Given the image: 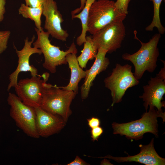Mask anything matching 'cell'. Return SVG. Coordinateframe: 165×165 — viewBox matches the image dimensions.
<instances>
[{
	"mask_svg": "<svg viewBox=\"0 0 165 165\" xmlns=\"http://www.w3.org/2000/svg\"><path fill=\"white\" fill-rule=\"evenodd\" d=\"M103 132V128L101 127L98 126L91 128L90 130L92 140L94 142L95 141H98L99 137Z\"/></svg>",
	"mask_w": 165,
	"mask_h": 165,
	"instance_id": "603a6c76",
	"label": "cell"
},
{
	"mask_svg": "<svg viewBox=\"0 0 165 165\" xmlns=\"http://www.w3.org/2000/svg\"><path fill=\"white\" fill-rule=\"evenodd\" d=\"M123 21L113 22L93 35L92 38L98 49L103 48L111 53L120 48L126 35Z\"/></svg>",
	"mask_w": 165,
	"mask_h": 165,
	"instance_id": "9c48e42d",
	"label": "cell"
},
{
	"mask_svg": "<svg viewBox=\"0 0 165 165\" xmlns=\"http://www.w3.org/2000/svg\"><path fill=\"white\" fill-rule=\"evenodd\" d=\"M95 0H86L83 9L78 13L72 16V19L78 18L81 21L82 31L80 35L76 39V44L81 46L86 41V35L87 32V22L89 12L91 5Z\"/></svg>",
	"mask_w": 165,
	"mask_h": 165,
	"instance_id": "ac0fdd59",
	"label": "cell"
},
{
	"mask_svg": "<svg viewBox=\"0 0 165 165\" xmlns=\"http://www.w3.org/2000/svg\"><path fill=\"white\" fill-rule=\"evenodd\" d=\"M88 124L89 127L91 128L99 126L101 122L99 119L95 117H92L87 119Z\"/></svg>",
	"mask_w": 165,
	"mask_h": 165,
	"instance_id": "d4e9b609",
	"label": "cell"
},
{
	"mask_svg": "<svg viewBox=\"0 0 165 165\" xmlns=\"http://www.w3.org/2000/svg\"><path fill=\"white\" fill-rule=\"evenodd\" d=\"M131 0H117L115 4L117 9L121 13L127 15L128 5Z\"/></svg>",
	"mask_w": 165,
	"mask_h": 165,
	"instance_id": "7402d4cb",
	"label": "cell"
},
{
	"mask_svg": "<svg viewBox=\"0 0 165 165\" xmlns=\"http://www.w3.org/2000/svg\"><path fill=\"white\" fill-rule=\"evenodd\" d=\"M141 151L139 153L133 156L125 157H115L108 155L98 158H107L112 159L118 162L134 161L146 165H164L165 159L160 157L156 152L154 147V139L152 138L147 145H140Z\"/></svg>",
	"mask_w": 165,
	"mask_h": 165,
	"instance_id": "5bb4252c",
	"label": "cell"
},
{
	"mask_svg": "<svg viewBox=\"0 0 165 165\" xmlns=\"http://www.w3.org/2000/svg\"><path fill=\"white\" fill-rule=\"evenodd\" d=\"M84 47L80 55L77 57L80 67L85 68L89 60L95 58L98 49L91 36H86Z\"/></svg>",
	"mask_w": 165,
	"mask_h": 165,
	"instance_id": "e0dca14e",
	"label": "cell"
},
{
	"mask_svg": "<svg viewBox=\"0 0 165 165\" xmlns=\"http://www.w3.org/2000/svg\"><path fill=\"white\" fill-rule=\"evenodd\" d=\"M35 37L34 35L31 41L27 38L24 40V44L23 48L18 50L15 47L16 53L18 57V64L15 71L9 76V83L7 90H9L12 87H15L18 82V78L19 73L21 72H29L32 76H38V70L33 65L29 64V59L33 54H42L41 50L31 46Z\"/></svg>",
	"mask_w": 165,
	"mask_h": 165,
	"instance_id": "30bf717a",
	"label": "cell"
},
{
	"mask_svg": "<svg viewBox=\"0 0 165 165\" xmlns=\"http://www.w3.org/2000/svg\"><path fill=\"white\" fill-rule=\"evenodd\" d=\"M43 6L33 8L22 3L18 9L19 14L25 18H29L33 21L36 28L41 31L43 29L41 27V17L42 13Z\"/></svg>",
	"mask_w": 165,
	"mask_h": 165,
	"instance_id": "d6986e66",
	"label": "cell"
},
{
	"mask_svg": "<svg viewBox=\"0 0 165 165\" xmlns=\"http://www.w3.org/2000/svg\"><path fill=\"white\" fill-rule=\"evenodd\" d=\"M6 0H0V23L3 20L4 14L6 12Z\"/></svg>",
	"mask_w": 165,
	"mask_h": 165,
	"instance_id": "484cf974",
	"label": "cell"
},
{
	"mask_svg": "<svg viewBox=\"0 0 165 165\" xmlns=\"http://www.w3.org/2000/svg\"><path fill=\"white\" fill-rule=\"evenodd\" d=\"M107 51L100 48L95 57V61L90 68L86 70V75L84 82L80 88L81 96L82 100L86 99L88 96L93 82L97 75L105 70L110 62L106 57Z\"/></svg>",
	"mask_w": 165,
	"mask_h": 165,
	"instance_id": "9a60e30c",
	"label": "cell"
},
{
	"mask_svg": "<svg viewBox=\"0 0 165 165\" xmlns=\"http://www.w3.org/2000/svg\"><path fill=\"white\" fill-rule=\"evenodd\" d=\"M32 76L21 79L14 87L18 97L25 104L36 108L39 107L44 83L48 81L50 74Z\"/></svg>",
	"mask_w": 165,
	"mask_h": 165,
	"instance_id": "ba28073f",
	"label": "cell"
},
{
	"mask_svg": "<svg viewBox=\"0 0 165 165\" xmlns=\"http://www.w3.org/2000/svg\"><path fill=\"white\" fill-rule=\"evenodd\" d=\"M42 14L45 18L44 28L47 31L53 38L66 41L69 35L61 27V24L64 20L54 0H45Z\"/></svg>",
	"mask_w": 165,
	"mask_h": 165,
	"instance_id": "8fae6325",
	"label": "cell"
},
{
	"mask_svg": "<svg viewBox=\"0 0 165 165\" xmlns=\"http://www.w3.org/2000/svg\"><path fill=\"white\" fill-rule=\"evenodd\" d=\"M105 86L110 90L112 99L111 106L120 102L126 91L138 85L139 81L132 72V66L128 64H116L111 75L104 80Z\"/></svg>",
	"mask_w": 165,
	"mask_h": 165,
	"instance_id": "8992f818",
	"label": "cell"
},
{
	"mask_svg": "<svg viewBox=\"0 0 165 165\" xmlns=\"http://www.w3.org/2000/svg\"><path fill=\"white\" fill-rule=\"evenodd\" d=\"M45 0H25L26 5L33 8L42 7Z\"/></svg>",
	"mask_w": 165,
	"mask_h": 165,
	"instance_id": "cb8c5ba5",
	"label": "cell"
},
{
	"mask_svg": "<svg viewBox=\"0 0 165 165\" xmlns=\"http://www.w3.org/2000/svg\"><path fill=\"white\" fill-rule=\"evenodd\" d=\"M127 16L117 9L113 1L95 0L89 11L87 31L93 35L113 22L123 21Z\"/></svg>",
	"mask_w": 165,
	"mask_h": 165,
	"instance_id": "277c9868",
	"label": "cell"
},
{
	"mask_svg": "<svg viewBox=\"0 0 165 165\" xmlns=\"http://www.w3.org/2000/svg\"><path fill=\"white\" fill-rule=\"evenodd\" d=\"M10 106V116L17 126L28 136L38 138L35 124V108L23 102L14 94L9 93L7 99Z\"/></svg>",
	"mask_w": 165,
	"mask_h": 165,
	"instance_id": "52a82bcc",
	"label": "cell"
},
{
	"mask_svg": "<svg viewBox=\"0 0 165 165\" xmlns=\"http://www.w3.org/2000/svg\"><path fill=\"white\" fill-rule=\"evenodd\" d=\"M165 115V112L158 111L155 107H149V112L144 113L139 119L126 123H113L112 125L113 134L124 135L128 138L136 140L141 138L146 133H151L157 136V118L161 117L164 122Z\"/></svg>",
	"mask_w": 165,
	"mask_h": 165,
	"instance_id": "3957f363",
	"label": "cell"
},
{
	"mask_svg": "<svg viewBox=\"0 0 165 165\" xmlns=\"http://www.w3.org/2000/svg\"><path fill=\"white\" fill-rule=\"evenodd\" d=\"M37 38L33 43L34 47L41 50L44 57L43 67L51 73H54L56 67L59 65L67 64L66 56L69 53L77 54L78 50L74 42H73L68 49L65 51L61 50L60 48L52 45L49 39V33L43 29L41 31L35 28Z\"/></svg>",
	"mask_w": 165,
	"mask_h": 165,
	"instance_id": "5b68a950",
	"label": "cell"
},
{
	"mask_svg": "<svg viewBox=\"0 0 165 165\" xmlns=\"http://www.w3.org/2000/svg\"><path fill=\"white\" fill-rule=\"evenodd\" d=\"M67 165H90L85 161L82 159L78 156H76L74 160Z\"/></svg>",
	"mask_w": 165,
	"mask_h": 165,
	"instance_id": "4316f807",
	"label": "cell"
},
{
	"mask_svg": "<svg viewBox=\"0 0 165 165\" xmlns=\"http://www.w3.org/2000/svg\"><path fill=\"white\" fill-rule=\"evenodd\" d=\"M110 163L109 161L106 159H104L101 162V165H112Z\"/></svg>",
	"mask_w": 165,
	"mask_h": 165,
	"instance_id": "f1b7e54d",
	"label": "cell"
},
{
	"mask_svg": "<svg viewBox=\"0 0 165 165\" xmlns=\"http://www.w3.org/2000/svg\"><path fill=\"white\" fill-rule=\"evenodd\" d=\"M134 38L140 42L141 47L137 52L132 54H123L122 58L132 63L135 68L134 75L139 80L142 78L145 71L152 73L157 67L156 63L159 55L157 46L161 34L156 33L148 42L144 43L137 37L136 30L134 31Z\"/></svg>",
	"mask_w": 165,
	"mask_h": 165,
	"instance_id": "6da1fadb",
	"label": "cell"
},
{
	"mask_svg": "<svg viewBox=\"0 0 165 165\" xmlns=\"http://www.w3.org/2000/svg\"><path fill=\"white\" fill-rule=\"evenodd\" d=\"M35 124L39 137H47L59 132L66 122L58 115L47 112L40 107L35 108Z\"/></svg>",
	"mask_w": 165,
	"mask_h": 165,
	"instance_id": "7c38bea8",
	"label": "cell"
},
{
	"mask_svg": "<svg viewBox=\"0 0 165 165\" xmlns=\"http://www.w3.org/2000/svg\"><path fill=\"white\" fill-rule=\"evenodd\" d=\"M76 54L70 53L66 56L67 63L71 70L70 78L67 85L60 87L65 90L73 91L77 94L79 91V83L82 79L85 78L86 72L79 66Z\"/></svg>",
	"mask_w": 165,
	"mask_h": 165,
	"instance_id": "2e32d148",
	"label": "cell"
},
{
	"mask_svg": "<svg viewBox=\"0 0 165 165\" xmlns=\"http://www.w3.org/2000/svg\"><path fill=\"white\" fill-rule=\"evenodd\" d=\"M77 94L63 89L56 85L45 82L39 107L45 111L59 116L66 123L72 113L70 105Z\"/></svg>",
	"mask_w": 165,
	"mask_h": 165,
	"instance_id": "7a4b0ae2",
	"label": "cell"
},
{
	"mask_svg": "<svg viewBox=\"0 0 165 165\" xmlns=\"http://www.w3.org/2000/svg\"><path fill=\"white\" fill-rule=\"evenodd\" d=\"M80 6L79 8H77L71 12L72 16L75 15L76 14L79 13L83 8L85 5L86 0H80Z\"/></svg>",
	"mask_w": 165,
	"mask_h": 165,
	"instance_id": "83f0119b",
	"label": "cell"
},
{
	"mask_svg": "<svg viewBox=\"0 0 165 165\" xmlns=\"http://www.w3.org/2000/svg\"><path fill=\"white\" fill-rule=\"evenodd\" d=\"M144 92L139 97L144 102L143 105L147 110L149 107L156 108L159 111H162V108L165 107V103L163 96L165 93V79L157 75L155 77H151L148 84L144 86Z\"/></svg>",
	"mask_w": 165,
	"mask_h": 165,
	"instance_id": "4fadbf2b",
	"label": "cell"
},
{
	"mask_svg": "<svg viewBox=\"0 0 165 165\" xmlns=\"http://www.w3.org/2000/svg\"><path fill=\"white\" fill-rule=\"evenodd\" d=\"M150 0L153 3L154 14L152 22L146 28L145 30L147 31H152L154 28H156L159 33L163 34L165 32V28L161 24L160 15V6L163 0Z\"/></svg>",
	"mask_w": 165,
	"mask_h": 165,
	"instance_id": "ffe728a7",
	"label": "cell"
},
{
	"mask_svg": "<svg viewBox=\"0 0 165 165\" xmlns=\"http://www.w3.org/2000/svg\"><path fill=\"white\" fill-rule=\"evenodd\" d=\"M10 34L9 30L0 31V55L6 49Z\"/></svg>",
	"mask_w": 165,
	"mask_h": 165,
	"instance_id": "44dd1931",
	"label": "cell"
}]
</instances>
